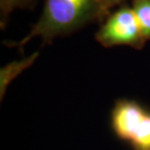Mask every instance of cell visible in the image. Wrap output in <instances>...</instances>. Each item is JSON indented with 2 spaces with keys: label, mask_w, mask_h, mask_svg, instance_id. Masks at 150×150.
Masks as SVG:
<instances>
[{
  "label": "cell",
  "mask_w": 150,
  "mask_h": 150,
  "mask_svg": "<svg viewBox=\"0 0 150 150\" xmlns=\"http://www.w3.org/2000/svg\"><path fill=\"white\" fill-rule=\"evenodd\" d=\"M111 13L101 0H45L40 17L28 33L5 45L22 49L36 37L43 43H52L57 37L69 35L90 23L103 22Z\"/></svg>",
  "instance_id": "obj_1"
},
{
  "label": "cell",
  "mask_w": 150,
  "mask_h": 150,
  "mask_svg": "<svg viewBox=\"0 0 150 150\" xmlns=\"http://www.w3.org/2000/svg\"><path fill=\"white\" fill-rule=\"evenodd\" d=\"M111 127L120 139L133 150H150V110L134 100H116L111 112Z\"/></svg>",
  "instance_id": "obj_2"
},
{
  "label": "cell",
  "mask_w": 150,
  "mask_h": 150,
  "mask_svg": "<svg viewBox=\"0 0 150 150\" xmlns=\"http://www.w3.org/2000/svg\"><path fill=\"white\" fill-rule=\"evenodd\" d=\"M95 38L105 48L125 45L142 50L146 43L137 15L127 4L120 6L103 21Z\"/></svg>",
  "instance_id": "obj_3"
},
{
  "label": "cell",
  "mask_w": 150,
  "mask_h": 150,
  "mask_svg": "<svg viewBox=\"0 0 150 150\" xmlns=\"http://www.w3.org/2000/svg\"><path fill=\"white\" fill-rule=\"evenodd\" d=\"M37 0H0V26L2 29L8 25L9 20L16 10L31 9Z\"/></svg>",
  "instance_id": "obj_4"
},
{
  "label": "cell",
  "mask_w": 150,
  "mask_h": 150,
  "mask_svg": "<svg viewBox=\"0 0 150 150\" xmlns=\"http://www.w3.org/2000/svg\"><path fill=\"white\" fill-rule=\"evenodd\" d=\"M132 7L137 15L143 37L146 41L150 40V0H134Z\"/></svg>",
  "instance_id": "obj_5"
},
{
  "label": "cell",
  "mask_w": 150,
  "mask_h": 150,
  "mask_svg": "<svg viewBox=\"0 0 150 150\" xmlns=\"http://www.w3.org/2000/svg\"><path fill=\"white\" fill-rule=\"evenodd\" d=\"M38 57V53L32 54L30 57L26 59H23L22 61L19 62H14L12 64H9L6 65L4 68L1 69V85L2 88L6 87L7 84L10 81L19 75L23 70H25V68H28L29 65H31L35 62V59Z\"/></svg>",
  "instance_id": "obj_6"
},
{
  "label": "cell",
  "mask_w": 150,
  "mask_h": 150,
  "mask_svg": "<svg viewBox=\"0 0 150 150\" xmlns=\"http://www.w3.org/2000/svg\"><path fill=\"white\" fill-rule=\"evenodd\" d=\"M101 1H103L104 6L108 9V11L111 12L112 9L124 5L125 2H127L128 0H101ZM132 1H134V0H132Z\"/></svg>",
  "instance_id": "obj_7"
}]
</instances>
